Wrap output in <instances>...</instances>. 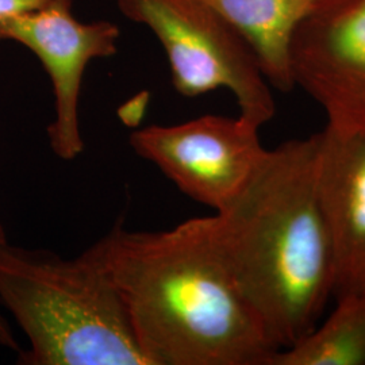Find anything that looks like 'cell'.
<instances>
[{"label":"cell","instance_id":"1","mask_svg":"<svg viewBox=\"0 0 365 365\" xmlns=\"http://www.w3.org/2000/svg\"><path fill=\"white\" fill-rule=\"evenodd\" d=\"M148 365H269V339L218 244L214 218L167 230L117 223L95 242Z\"/></svg>","mask_w":365,"mask_h":365},{"label":"cell","instance_id":"2","mask_svg":"<svg viewBox=\"0 0 365 365\" xmlns=\"http://www.w3.org/2000/svg\"><path fill=\"white\" fill-rule=\"evenodd\" d=\"M317 153V134L267 150L244 190L212 215L222 253L277 349L307 334L334 294Z\"/></svg>","mask_w":365,"mask_h":365},{"label":"cell","instance_id":"3","mask_svg":"<svg viewBox=\"0 0 365 365\" xmlns=\"http://www.w3.org/2000/svg\"><path fill=\"white\" fill-rule=\"evenodd\" d=\"M0 302L29 339L24 365H148L93 244L72 259L0 242Z\"/></svg>","mask_w":365,"mask_h":365},{"label":"cell","instance_id":"4","mask_svg":"<svg viewBox=\"0 0 365 365\" xmlns=\"http://www.w3.org/2000/svg\"><path fill=\"white\" fill-rule=\"evenodd\" d=\"M117 6L160 42L178 93L197 98L227 90L250 123L261 129L274 117L272 87L252 49L207 0H117Z\"/></svg>","mask_w":365,"mask_h":365},{"label":"cell","instance_id":"5","mask_svg":"<svg viewBox=\"0 0 365 365\" xmlns=\"http://www.w3.org/2000/svg\"><path fill=\"white\" fill-rule=\"evenodd\" d=\"M259 131L240 115H202L138 129L129 144L184 195L218 212L244 190L265 156Z\"/></svg>","mask_w":365,"mask_h":365},{"label":"cell","instance_id":"6","mask_svg":"<svg viewBox=\"0 0 365 365\" xmlns=\"http://www.w3.org/2000/svg\"><path fill=\"white\" fill-rule=\"evenodd\" d=\"M75 0H51L45 7L0 22V41L33 53L52 83L54 118L48 126L53 153L71 161L83 155L80 95L90 63L115 56L120 29L111 21H78Z\"/></svg>","mask_w":365,"mask_h":365},{"label":"cell","instance_id":"7","mask_svg":"<svg viewBox=\"0 0 365 365\" xmlns=\"http://www.w3.org/2000/svg\"><path fill=\"white\" fill-rule=\"evenodd\" d=\"M291 68L327 128L365 130V0H324L295 33Z\"/></svg>","mask_w":365,"mask_h":365},{"label":"cell","instance_id":"8","mask_svg":"<svg viewBox=\"0 0 365 365\" xmlns=\"http://www.w3.org/2000/svg\"><path fill=\"white\" fill-rule=\"evenodd\" d=\"M317 182L333 245V297L365 294V130L317 133Z\"/></svg>","mask_w":365,"mask_h":365},{"label":"cell","instance_id":"9","mask_svg":"<svg viewBox=\"0 0 365 365\" xmlns=\"http://www.w3.org/2000/svg\"><path fill=\"white\" fill-rule=\"evenodd\" d=\"M248 43L271 87L295 88L291 45L300 24L324 0H207Z\"/></svg>","mask_w":365,"mask_h":365},{"label":"cell","instance_id":"10","mask_svg":"<svg viewBox=\"0 0 365 365\" xmlns=\"http://www.w3.org/2000/svg\"><path fill=\"white\" fill-rule=\"evenodd\" d=\"M336 299L324 322L279 349L269 365H365V294Z\"/></svg>","mask_w":365,"mask_h":365},{"label":"cell","instance_id":"11","mask_svg":"<svg viewBox=\"0 0 365 365\" xmlns=\"http://www.w3.org/2000/svg\"><path fill=\"white\" fill-rule=\"evenodd\" d=\"M49 1L51 0H0V22L14 16L37 11Z\"/></svg>","mask_w":365,"mask_h":365},{"label":"cell","instance_id":"12","mask_svg":"<svg viewBox=\"0 0 365 365\" xmlns=\"http://www.w3.org/2000/svg\"><path fill=\"white\" fill-rule=\"evenodd\" d=\"M7 235H6V230L0 222V242L6 241ZM0 346L10 349V351H19V345L18 341L14 337L13 330L10 327V324L6 321V318L0 314Z\"/></svg>","mask_w":365,"mask_h":365}]
</instances>
